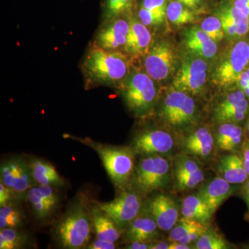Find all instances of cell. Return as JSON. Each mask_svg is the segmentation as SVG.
Returning <instances> with one entry per match:
<instances>
[{
  "instance_id": "cell-25",
  "label": "cell",
  "mask_w": 249,
  "mask_h": 249,
  "mask_svg": "<svg viewBox=\"0 0 249 249\" xmlns=\"http://www.w3.org/2000/svg\"><path fill=\"white\" fill-rule=\"evenodd\" d=\"M173 173V178L187 175H205L200 160L183 153L174 157Z\"/></svg>"
},
{
  "instance_id": "cell-21",
  "label": "cell",
  "mask_w": 249,
  "mask_h": 249,
  "mask_svg": "<svg viewBox=\"0 0 249 249\" xmlns=\"http://www.w3.org/2000/svg\"><path fill=\"white\" fill-rule=\"evenodd\" d=\"M31 174L36 185L61 188L65 181L50 162L39 157L28 159Z\"/></svg>"
},
{
  "instance_id": "cell-14",
  "label": "cell",
  "mask_w": 249,
  "mask_h": 249,
  "mask_svg": "<svg viewBox=\"0 0 249 249\" xmlns=\"http://www.w3.org/2000/svg\"><path fill=\"white\" fill-rule=\"evenodd\" d=\"M175 58V54L169 43L158 42L147 53L144 62L145 71L153 80H164L173 71Z\"/></svg>"
},
{
  "instance_id": "cell-36",
  "label": "cell",
  "mask_w": 249,
  "mask_h": 249,
  "mask_svg": "<svg viewBox=\"0 0 249 249\" xmlns=\"http://www.w3.org/2000/svg\"><path fill=\"white\" fill-rule=\"evenodd\" d=\"M142 7L154 14L165 18L166 16V1L165 0H143Z\"/></svg>"
},
{
  "instance_id": "cell-13",
  "label": "cell",
  "mask_w": 249,
  "mask_h": 249,
  "mask_svg": "<svg viewBox=\"0 0 249 249\" xmlns=\"http://www.w3.org/2000/svg\"><path fill=\"white\" fill-rule=\"evenodd\" d=\"M249 115V100L242 89L234 90L219 102L214 109V119L218 124H241Z\"/></svg>"
},
{
  "instance_id": "cell-29",
  "label": "cell",
  "mask_w": 249,
  "mask_h": 249,
  "mask_svg": "<svg viewBox=\"0 0 249 249\" xmlns=\"http://www.w3.org/2000/svg\"><path fill=\"white\" fill-rule=\"evenodd\" d=\"M18 229H0V249H19L29 242L27 235Z\"/></svg>"
},
{
  "instance_id": "cell-46",
  "label": "cell",
  "mask_w": 249,
  "mask_h": 249,
  "mask_svg": "<svg viewBox=\"0 0 249 249\" xmlns=\"http://www.w3.org/2000/svg\"><path fill=\"white\" fill-rule=\"evenodd\" d=\"M193 249V246L185 245L178 241H170L169 249Z\"/></svg>"
},
{
  "instance_id": "cell-31",
  "label": "cell",
  "mask_w": 249,
  "mask_h": 249,
  "mask_svg": "<svg viewBox=\"0 0 249 249\" xmlns=\"http://www.w3.org/2000/svg\"><path fill=\"white\" fill-rule=\"evenodd\" d=\"M208 227L209 226L204 225L194 219L182 217L181 219H178L175 227L170 231L169 240L178 242L183 237L191 234L192 232Z\"/></svg>"
},
{
  "instance_id": "cell-45",
  "label": "cell",
  "mask_w": 249,
  "mask_h": 249,
  "mask_svg": "<svg viewBox=\"0 0 249 249\" xmlns=\"http://www.w3.org/2000/svg\"><path fill=\"white\" fill-rule=\"evenodd\" d=\"M170 243L165 241H154L151 242L150 249H168Z\"/></svg>"
},
{
  "instance_id": "cell-39",
  "label": "cell",
  "mask_w": 249,
  "mask_h": 249,
  "mask_svg": "<svg viewBox=\"0 0 249 249\" xmlns=\"http://www.w3.org/2000/svg\"><path fill=\"white\" fill-rule=\"evenodd\" d=\"M116 248V242H110V241L101 240L96 238L92 242H90L89 245L87 246L88 249H114Z\"/></svg>"
},
{
  "instance_id": "cell-43",
  "label": "cell",
  "mask_w": 249,
  "mask_h": 249,
  "mask_svg": "<svg viewBox=\"0 0 249 249\" xmlns=\"http://www.w3.org/2000/svg\"><path fill=\"white\" fill-rule=\"evenodd\" d=\"M237 86L240 89H242L245 93L246 96L249 98V79L246 78V77L241 75L240 79L237 83Z\"/></svg>"
},
{
  "instance_id": "cell-22",
  "label": "cell",
  "mask_w": 249,
  "mask_h": 249,
  "mask_svg": "<svg viewBox=\"0 0 249 249\" xmlns=\"http://www.w3.org/2000/svg\"><path fill=\"white\" fill-rule=\"evenodd\" d=\"M152 36L146 26L142 22L133 21L129 24V31L126 42V51L134 56H142L148 53Z\"/></svg>"
},
{
  "instance_id": "cell-12",
  "label": "cell",
  "mask_w": 249,
  "mask_h": 249,
  "mask_svg": "<svg viewBox=\"0 0 249 249\" xmlns=\"http://www.w3.org/2000/svg\"><path fill=\"white\" fill-rule=\"evenodd\" d=\"M207 70V65L202 59H187L173 80L174 89L193 95L201 92L206 84Z\"/></svg>"
},
{
  "instance_id": "cell-41",
  "label": "cell",
  "mask_w": 249,
  "mask_h": 249,
  "mask_svg": "<svg viewBox=\"0 0 249 249\" xmlns=\"http://www.w3.org/2000/svg\"><path fill=\"white\" fill-rule=\"evenodd\" d=\"M240 155L243 160L244 166L249 177V139H246L242 149Z\"/></svg>"
},
{
  "instance_id": "cell-37",
  "label": "cell",
  "mask_w": 249,
  "mask_h": 249,
  "mask_svg": "<svg viewBox=\"0 0 249 249\" xmlns=\"http://www.w3.org/2000/svg\"><path fill=\"white\" fill-rule=\"evenodd\" d=\"M139 18H140L141 22H142L144 25L152 26L155 24H159L163 22L165 18L158 16V15L154 14L151 11H149L145 8H141L139 13Z\"/></svg>"
},
{
  "instance_id": "cell-32",
  "label": "cell",
  "mask_w": 249,
  "mask_h": 249,
  "mask_svg": "<svg viewBox=\"0 0 249 249\" xmlns=\"http://www.w3.org/2000/svg\"><path fill=\"white\" fill-rule=\"evenodd\" d=\"M166 16L176 25H183L194 20L193 13L178 1H174L167 6Z\"/></svg>"
},
{
  "instance_id": "cell-23",
  "label": "cell",
  "mask_w": 249,
  "mask_h": 249,
  "mask_svg": "<svg viewBox=\"0 0 249 249\" xmlns=\"http://www.w3.org/2000/svg\"><path fill=\"white\" fill-rule=\"evenodd\" d=\"M185 42L193 53L205 58H213L217 52L215 41L199 28H191L186 31Z\"/></svg>"
},
{
  "instance_id": "cell-17",
  "label": "cell",
  "mask_w": 249,
  "mask_h": 249,
  "mask_svg": "<svg viewBox=\"0 0 249 249\" xmlns=\"http://www.w3.org/2000/svg\"><path fill=\"white\" fill-rule=\"evenodd\" d=\"M216 169L219 176L235 186H242L249 178L240 155L228 152L219 159Z\"/></svg>"
},
{
  "instance_id": "cell-19",
  "label": "cell",
  "mask_w": 249,
  "mask_h": 249,
  "mask_svg": "<svg viewBox=\"0 0 249 249\" xmlns=\"http://www.w3.org/2000/svg\"><path fill=\"white\" fill-rule=\"evenodd\" d=\"M160 228L152 218L140 214L129 224L124 231L126 240L128 242H152L158 240Z\"/></svg>"
},
{
  "instance_id": "cell-8",
  "label": "cell",
  "mask_w": 249,
  "mask_h": 249,
  "mask_svg": "<svg viewBox=\"0 0 249 249\" xmlns=\"http://www.w3.org/2000/svg\"><path fill=\"white\" fill-rule=\"evenodd\" d=\"M143 204V197L128 188L121 191L114 200L98 205L124 232L129 224L142 213Z\"/></svg>"
},
{
  "instance_id": "cell-7",
  "label": "cell",
  "mask_w": 249,
  "mask_h": 249,
  "mask_svg": "<svg viewBox=\"0 0 249 249\" xmlns=\"http://www.w3.org/2000/svg\"><path fill=\"white\" fill-rule=\"evenodd\" d=\"M249 66V42L238 41L216 67L213 74L214 83L223 88L237 84L241 74Z\"/></svg>"
},
{
  "instance_id": "cell-27",
  "label": "cell",
  "mask_w": 249,
  "mask_h": 249,
  "mask_svg": "<svg viewBox=\"0 0 249 249\" xmlns=\"http://www.w3.org/2000/svg\"><path fill=\"white\" fill-rule=\"evenodd\" d=\"M27 201L30 205L34 216L39 220H45L51 217L57 209L40 196L36 185L32 187L28 193Z\"/></svg>"
},
{
  "instance_id": "cell-30",
  "label": "cell",
  "mask_w": 249,
  "mask_h": 249,
  "mask_svg": "<svg viewBox=\"0 0 249 249\" xmlns=\"http://www.w3.org/2000/svg\"><path fill=\"white\" fill-rule=\"evenodd\" d=\"M229 242L214 229H208L193 245L196 249H227Z\"/></svg>"
},
{
  "instance_id": "cell-33",
  "label": "cell",
  "mask_w": 249,
  "mask_h": 249,
  "mask_svg": "<svg viewBox=\"0 0 249 249\" xmlns=\"http://www.w3.org/2000/svg\"><path fill=\"white\" fill-rule=\"evenodd\" d=\"M201 29L214 41L222 40L224 37V31L220 19L214 16L206 18L201 24Z\"/></svg>"
},
{
  "instance_id": "cell-5",
  "label": "cell",
  "mask_w": 249,
  "mask_h": 249,
  "mask_svg": "<svg viewBox=\"0 0 249 249\" xmlns=\"http://www.w3.org/2000/svg\"><path fill=\"white\" fill-rule=\"evenodd\" d=\"M123 96L129 109L139 117L148 115L155 107L157 88L147 73L136 72L127 78Z\"/></svg>"
},
{
  "instance_id": "cell-24",
  "label": "cell",
  "mask_w": 249,
  "mask_h": 249,
  "mask_svg": "<svg viewBox=\"0 0 249 249\" xmlns=\"http://www.w3.org/2000/svg\"><path fill=\"white\" fill-rule=\"evenodd\" d=\"M180 210L182 217L194 219L206 226H209L214 214L198 193L183 198Z\"/></svg>"
},
{
  "instance_id": "cell-28",
  "label": "cell",
  "mask_w": 249,
  "mask_h": 249,
  "mask_svg": "<svg viewBox=\"0 0 249 249\" xmlns=\"http://www.w3.org/2000/svg\"><path fill=\"white\" fill-rule=\"evenodd\" d=\"M16 201L0 206V229H19L23 225L24 214Z\"/></svg>"
},
{
  "instance_id": "cell-2",
  "label": "cell",
  "mask_w": 249,
  "mask_h": 249,
  "mask_svg": "<svg viewBox=\"0 0 249 249\" xmlns=\"http://www.w3.org/2000/svg\"><path fill=\"white\" fill-rule=\"evenodd\" d=\"M78 141L96 152L108 176L119 191L129 188L136 166V154L132 147L106 145L89 139Z\"/></svg>"
},
{
  "instance_id": "cell-11",
  "label": "cell",
  "mask_w": 249,
  "mask_h": 249,
  "mask_svg": "<svg viewBox=\"0 0 249 249\" xmlns=\"http://www.w3.org/2000/svg\"><path fill=\"white\" fill-rule=\"evenodd\" d=\"M181 210L173 197L168 195H157L144 202L142 213L152 218L160 231H170L179 219Z\"/></svg>"
},
{
  "instance_id": "cell-48",
  "label": "cell",
  "mask_w": 249,
  "mask_h": 249,
  "mask_svg": "<svg viewBox=\"0 0 249 249\" xmlns=\"http://www.w3.org/2000/svg\"><path fill=\"white\" fill-rule=\"evenodd\" d=\"M245 132L246 139H249V115L248 119H247V122L245 126Z\"/></svg>"
},
{
  "instance_id": "cell-1",
  "label": "cell",
  "mask_w": 249,
  "mask_h": 249,
  "mask_svg": "<svg viewBox=\"0 0 249 249\" xmlns=\"http://www.w3.org/2000/svg\"><path fill=\"white\" fill-rule=\"evenodd\" d=\"M92 222L89 208L83 199L71 205L55 229V236L63 249L86 248L90 243Z\"/></svg>"
},
{
  "instance_id": "cell-47",
  "label": "cell",
  "mask_w": 249,
  "mask_h": 249,
  "mask_svg": "<svg viewBox=\"0 0 249 249\" xmlns=\"http://www.w3.org/2000/svg\"><path fill=\"white\" fill-rule=\"evenodd\" d=\"M179 2L182 3L185 6H188V7H193L197 4V1L196 0H177Z\"/></svg>"
},
{
  "instance_id": "cell-9",
  "label": "cell",
  "mask_w": 249,
  "mask_h": 249,
  "mask_svg": "<svg viewBox=\"0 0 249 249\" xmlns=\"http://www.w3.org/2000/svg\"><path fill=\"white\" fill-rule=\"evenodd\" d=\"M136 155L170 157L178 148V139L163 129H147L139 132L132 140Z\"/></svg>"
},
{
  "instance_id": "cell-44",
  "label": "cell",
  "mask_w": 249,
  "mask_h": 249,
  "mask_svg": "<svg viewBox=\"0 0 249 249\" xmlns=\"http://www.w3.org/2000/svg\"><path fill=\"white\" fill-rule=\"evenodd\" d=\"M151 242H129L124 248L128 249H150Z\"/></svg>"
},
{
  "instance_id": "cell-38",
  "label": "cell",
  "mask_w": 249,
  "mask_h": 249,
  "mask_svg": "<svg viewBox=\"0 0 249 249\" xmlns=\"http://www.w3.org/2000/svg\"><path fill=\"white\" fill-rule=\"evenodd\" d=\"M15 201H18L15 197L12 191L2 183L0 182V206H4Z\"/></svg>"
},
{
  "instance_id": "cell-6",
  "label": "cell",
  "mask_w": 249,
  "mask_h": 249,
  "mask_svg": "<svg viewBox=\"0 0 249 249\" xmlns=\"http://www.w3.org/2000/svg\"><path fill=\"white\" fill-rule=\"evenodd\" d=\"M0 180V182L12 191L18 201H27L28 193L36 185L27 159L21 156L1 162Z\"/></svg>"
},
{
  "instance_id": "cell-49",
  "label": "cell",
  "mask_w": 249,
  "mask_h": 249,
  "mask_svg": "<svg viewBox=\"0 0 249 249\" xmlns=\"http://www.w3.org/2000/svg\"></svg>"
},
{
  "instance_id": "cell-4",
  "label": "cell",
  "mask_w": 249,
  "mask_h": 249,
  "mask_svg": "<svg viewBox=\"0 0 249 249\" xmlns=\"http://www.w3.org/2000/svg\"><path fill=\"white\" fill-rule=\"evenodd\" d=\"M84 69L90 79L103 85L116 84L128 74V60L124 54L93 47L87 55Z\"/></svg>"
},
{
  "instance_id": "cell-42",
  "label": "cell",
  "mask_w": 249,
  "mask_h": 249,
  "mask_svg": "<svg viewBox=\"0 0 249 249\" xmlns=\"http://www.w3.org/2000/svg\"><path fill=\"white\" fill-rule=\"evenodd\" d=\"M241 195L245 200L247 206V212L246 214V219L249 221V178L241 186Z\"/></svg>"
},
{
  "instance_id": "cell-18",
  "label": "cell",
  "mask_w": 249,
  "mask_h": 249,
  "mask_svg": "<svg viewBox=\"0 0 249 249\" xmlns=\"http://www.w3.org/2000/svg\"><path fill=\"white\" fill-rule=\"evenodd\" d=\"M92 222L93 230L96 238L116 242L121 238L124 231L107 213L99 206L89 208Z\"/></svg>"
},
{
  "instance_id": "cell-20",
  "label": "cell",
  "mask_w": 249,
  "mask_h": 249,
  "mask_svg": "<svg viewBox=\"0 0 249 249\" xmlns=\"http://www.w3.org/2000/svg\"><path fill=\"white\" fill-rule=\"evenodd\" d=\"M129 24L124 19H116L98 33V46L106 50L114 51L125 45Z\"/></svg>"
},
{
  "instance_id": "cell-15",
  "label": "cell",
  "mask_w": 249,
  "mask_h": 249,
  "mask_svg": "<svg viewBox=\"0 0 249 249\" xmlns=\"http://www.w3.org/2000/svg\"><path fill=\"white\" fill-rule=\"evenodd\" d=\"M237 187L228 182L222 177L217 176L201 186L198 193L214 214L224 202L233 196Z\"/></svg>"
},
{
  "instance_id": "cell-16",
  "label": "cell",
  "mask_w": 249,
  "mask_h": 249,
  "mask_svg": "<svg viewBox=\"0 0 249 249\" xmlns=\"http://www.w3.org/2000/svg\"><path fill=\"white\" fill-rule=\"evenodd\" d=\"M213 135L217 149L224 152H240L246 139L245 127L234 123L219 124Z\"/></svg>"
},
{
  "instance_id": "cell-34",
  "label": "cell",
  "mask_w": 249,
  "mask_h": 249,
  "mask_svg": "<svg viewBox=\"0 0 249 249\" xmlns=\"http://www.w3.org/2000/svg\"><path fill=\"white\" fill-rule=\"evenodd\" d=\"M134 0H106V14L108 19L120 16L133 6Z\"/></svg>"
},
{
  "instance_id": "cell-3",
  "label": "cell",
  "mask_w": 249,
  "mask_h": 249,
  "mask_svg": "<svg viewBox=\"0 0 249 249\" xmlns=\"http://www.w3.org/2000/svg\"><path fill=\"white\" fill-rule=\"evenodd\" d=\"M168 156H143L136 165L129 188L142 197L165 189L173 180V160Z\"/></svg>"
},
{
  "instance_id": "cell-40",
  "label": "cell",
  "mask_w": 249,
  "mask_h": 249,
  "mask_svg": "<svg viewBox=\"0 0 249 249\" xmlns=\"http://www.w3.org/2000/svg\"><path fill=\"white\" fill-rule=\"evenodd\" d=\"M233 6L241 17L249 18V0H235Z\"/></svg>"
},
{
  "instance_id": "cell-10",
  "label": "cell",
  "mask_w": 249,
  "mask_h": 249,
  "mask_svg": "<svg viewBox=\"0 0 249 249\" xmlns=\"http://www.w3.org/2000/svg\"><path fill=\"white\" fill-rule=\"evenodd\" d=\"M178 148L180 153L192 156L199 160H210L214 157L217 147L212 131L209 127L202 126L178 139Z\"/></svg>"
},
{
  "instance_id": "cell-26",
  "label": "cell",
  "mask_w": 249,
  "mask_h": 249,
  "mask_svg": "<svg viewBox=\"0 0 249 249\" xmlns=\"http://www.w3.org/2000/svg\"><path fill=\"white\" fill-rule=\"evenodd\" d=\"M188 93L174 89L167 94L163 101L160 110L162 120L168 126L174 116L188 98Z\"/></svg>"
},
{
  "instance_id": "cell-35",
  "label": "cell",
  "mask_w": 249,
  "mask_h": 249,
  "mask_svg": "<svg viewBox=\"0 0 249 249\" xmlns=\"http://www.w3.org/2000/svg\"><path fill=\"white\" fill-rule=\"evenodd\" d=\"M175 186L178 192L191 191L200 186L204 182L205 175H187L180 178H173Z\"/></svg>"
}]
</instances>
